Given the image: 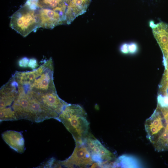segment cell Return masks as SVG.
<instances>
[{
    "instance_id": "obj_1",
    "label": "cell",
    "mask_w": 168,
    "mask_h": 168,
    "mask_svg": "<svg viewBox=\"0 0 168 168\" xmlns=\"http://www.w3.org/2000/svg\"><path fill=\"white\" fill-rule=\"evenodd\" d=\"M87 117L86 112L80 105L68 104L59 114L58 121L71 133L76 143H81L89 133Z\"/></svg>"
},
{
    "instance_id": "obj_2",
    "label": "cell",
    "mask_w": 168,
    "mask_h": 168,
    "mask_svg": "<svg viewBox=\"0 0 168 168\" xmlns=\"http://www.w3.org/2000/svg\"><path fill=\"white\" fill-rule=\"evenodd\" d=\"M37 9L25 4L11 16L10 26L24 37L40 27Z\"/></svg>"
},
{
    "instance_id": "obj_3",
    "label": "cell",
    "mask_w": 168,
    "mask_h": 168,
    "mask_svg": "<svg viewBox=\"0 0 168 168\" xmlns=\"http://www.w3.org/2000/svg\"><path fill=\"white\" fill-rule=\"evenodd\" d=\"M83 142L89 152L93 161L100 167H113V154L97 139L89 133Z\"/></svg>"
},
{
    "instance_id": "obj_4",
    "label": "cell",
    "mask_w": 168,
    "mask_h": 168,
    "mask_svg": "<svg viewBox=\"0 0 168 168\" xmlns=\"http://www.w3.org/2000/svg\"><path fill=\"white\" fill-rule=\"evenodd\" d=\"M54 66L52 59L46 61L44 71L29 84L22 85L26 90L43 93L56 91L53 78Z\"/></svg>"
},
{
    "instance_id": "obj_5",
    "label": "cell",
    "mask_w": 168,
    "mask_h": 168,
    "mask_svg": "<svg viewBox=\"0 0 168 168\" xmlns=\"http://www.w3.org/2000/svg\"><path fill=\"white\" fill-rule=\"evenodd\" d=\"M61 166L67 168L95 167L96 163L83 143H76V147L71 156L63 161H59Z\"/></svg>"
},
{
    "instance_id": "obj_6",
    "label": "cell",
    "mask_w": 168,
    "mask_h": 168,
    "mask_svg": "<svg viewBox=\"0 0 168 168\" xmlns=\"http://www.w3.org/2000/svg\"><path fill=\"white\" fill-rule=\"evenodd\" d=\"M27 91L44 105L59 116L68 104L59 97L56 91L43 93H36L30 90Z\"/></svg>"
},
{
    "instance_id": "obj_7",
    "label": "cell",
    "mask_w": 168,
    "mask_h": 168,
    "mask_svg": "<svg viewBox=\"0 0 168 168\" xmlns=\"http://www.w3.org/2000/svg\"><path fill=\"white\" fill-rule=\"evenodd\" d=\"M149 26L163 53L165 66L168 63V24L163 22L155 24L151 21L149 22Z\"/></svg>"
},
{
    "instance_id": "obj_8",
    "label": "cell",
    "mask_w": 168,
    "mask_h": 168,
    "mask_svg": "<svg viewBox=\"0 0 168 168\" xmlns=\"http://www.w3.org/2000/svg\"><path fill=\"white\" fill-rule=\"evenodd\" d=\"M40 27L53 29L55 26L65 24L64 16L54 10L45 8L37 9Z\"/></svg>"
},
{
    "instance_id": "obj_9",
    "label": "cell",
    "mask_w": 168,
    "mask_h": 168,
    "mask_svg": "<svg viewBox=\"0 0 168 168\" xmlns=\"http://www.w3.org/2000/svg\"><path fill=\"white\" fill-rule=\"evenodd\" d=\"M71 0H26V4L36 9H50L59 12L65 17L67 7Z\"/></svg>"
},
{
    "instance_id": "obj_10",
    "label": "cell",
    "mask_w": 168,
    "mask_h": 168,
    "mask_svg": "<svg viewBox=\"0 0 168 168\" xmlns=\"http://www.w3.org/2000/svg\"><path fill=\"white\" fill-rule=\"evenodd\" d=\"M91 0H71L65 14V24H71L77 16L86 11Z\"/></svg>"
},
{
    "instance_id": "obj_11",
    "label": "cell",
    "mask_w": 168,
    "mask_h": 168,
    "mask_svg": "<svg viewBox=\"0 0 168 168\" xmlns=\"http://www.w3.org/2000/svg\"><path fill=\"white\" fill-rule=\"evenodd\" d=\"M4 142L12 149L19 153L25 150V141L21 133L14 130H7L2 134Z\"/></svg>"
},
{
    "instance_id": "obj_12",
    "label": "cell",
    "mask_w": 168,
    "mask_h": 168,
    "mask_svg": "<svg viewBox=\"0 0 168 168\" xmlns=\"http://www.w3.org/2000/svg\"><path fill=\"white\" fill-rule=\"evenodd\" d=\"M17 120L15 112L11 107H7L0 110V122Z\"/></svg>"
},
{
    "instance_id": "obj_13",
    "label": "cell",
    "mask_w": 168,
    "mask_h": 168,
    "mask_svg": "<svg viewBox=\"0 0 168 168\" xmlns=\"http://www.w3.org/2000/svg\"><path fill=\"white\" fill-rule=\"evenodd\" d=\"M158 105L162 107H168V96L159 94L157 97Z\"/></svg>"
},
{
    "instance_id": "obj_14",
    "label": "cell",
    "mask_w": 168,
    "mask_h": 168,
    "mask_svg": "<svg viewBox=\"0 0 168 168\" xmlns=\"http://www.w3.org/2000/svg\"><path fill=\"white\" fill-rule=\"evenodd\" d=\"M129 53L131 54H135L138 49V46L136 44L131 43L128 44Z\"/></svg>"
},
{
    "instance_id": "obj_15",
    "label": "cell",
    "mask_w": 168,
    "mask_h": 168,
    "mask_svg": "<svg viewBox=\"0 0 168 168\" xmlns=\"http://www.w3.org/2000/svg\"><path fill=\"white\" fill-rule=\"evenodd\" d=\"M38 65L36 59L35 58H31L29 59L28 67L32 69L37 68Z\"/></svg>"
},
{
    "instance_id": "obj_16",
    "label": "cell",
    "mask_w": 168,
    "mask_h": 168,
    "mask_svg": "<svg viewBox=\"0 0 168 168\" xmlns=\"http://www.w3.org/2000/svg\"><path fill=\"white\" fill-rule=\"evenodd\" d=\"M29 61V59L27 58H23L19 61V65L21 67L26 68L28 67Z\"/></svg>"
},
{
    "instance_id": "obj_17",
    "label": "cell",
    "mask_w": 168,
    "mask_h": 168,
    "mask_svg": "<svg viewBox=\"0 0 168 168\" xmlns=\"http://www.w3.org/2000/svg\"><path fill=\"white\" fill-rule=\"evenodd\" d=\"M120 51L123 54H126L129 53L128 44L124 43L120 47Z\"/></svg>"
}]
</instances>
